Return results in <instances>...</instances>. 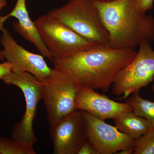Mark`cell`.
<instances>
[{
	"label": "cell",
	"instance_id": "52a82bcc",
	"mask_svg": "<svg viewBox=\"0 0 154 154\" xmlns=\"http://www.w3.org/2000/svg\"><path fill=\"white\" fill-rule=\"evenodd\" d=\"M2 80L6 85L20 88L24 94L26 102L25 113L14 126L11 137L33 145L37 142V139L33 131V122L38 102L42 99V82L29 72L17 74L12 72Z\"/></svg>",
	"mask_w": 154,
	"mask_h": 154
},
{
	"label": "cell",
	"instance_id": "603a6c76",
	"mask_svg": "<svg viewBox=\"0 0 154 154\" xmlns=\"http://www.w3.org/2000/svg\"><path fill=\"white\" fill-rule=\"evenodd\" d=\"M5 59V57H4V55H3L2 51L0 50V59L1 60H3Z\"/></svg>",
	"mask_w": 154,
	"mask_h": 154
},
{
	"label": "cell",
	"instance_id": "ba28073f",
	"mask_svg": "<svg viewBox=\"0 0 154 154\" xmlns=\"http://www.w3.org/2000/svg\"><path fill=\"white\" fill-rule=\"evenodd\" d=\"M82 114L87 140L98 154H113L134 149L135 140L119 131L115 126L95 118L85 111Z\"/></svg>",
	"mask_w": 154,
	"mask_h": 154
},
{
	"label": "cell",
	"instance_id": "7a4b0ae2",
	"mask_svg": "<svg viewBox=\"0 0 154 154\" xmlns=\"http://www.w3.org/2000/svg\"><path fill=\"white\" fill-rule=\"evenodd\" d=\"M94 3L109 33L108 47L134 49L144 41H154V18L139 11L135 0Z\"/></svg>",
	"mask_w": 154,
	"mask_h": 154
},
{
	"label": "cell",
	"instance_id": "9c48e42d",
	"mask_svg": "<svg viewBox=\"0 0 154 154\" xmlns=\"http://www.w3.org/2000/svg\"><path fill=\"white\" fill-rule=\"evenodd\" d=\"M1 44L3 55L11 64L12 72L17 74L29 72L40 82H45L52 72L42 55L28 51L14 40L8 30L3 28Z\"/></svg>",
	"mask_w": 154,
	"mask_h": 154
},
{
	"label": "cell",
	"instance_id": "3957f363",
	"mask_svg": "<svg viewBox=\"0 0 154 154\" xmlns=\"http://www.w3.org/2000/svg\"><path fill=\"white\" fill-rule=\"evenodd\" d=\"M48 13L80 36L97 45L108 46L109 33L93 2L71 0L61 8Z\"/></svg>",
	"mask_w": 154,
	"mask_h": 154
},
{
	"label": "cell",
	"instance_id": "8992f818",
	"mask_svg": "<svg viewBox=\"0 0 154 154\" xmlns=\"http://www.w3.org/2000/svg\"><path fill=\"white\" fill-rule=\"evenodd\" d=\"M154 76V50L150 42L144 41L136 55L119 73L112 85L113 95L127 99L152 82Z\"/></svg>",
	"mask_w": 154,
	"mask_h": 154
},
{
	"label": "cell",
	"instance_id": "277c9868",
	"mask_svg": "<svg viewBox=\"0 0 154 154\" xmlns=\"http://www.w3.org/2000/svg\"><path fill=\"white\" fill-rule=\"evenodd\" d=\"M80 88L75 78L69 72L52 69L42 87V99L50 125L76 110L75 101Z\"/></svg>",
	"mask_w": 154,
	"mask_h": 154
},
{
	"label": "cell",
	"instance_id": "6da1fadb",
	"mask_svg": "<svg viewBox=\"0 0 154 154\" xmlns=\"http://www.w3.org/2000/svg\"><path fill=\"white\" fill-rule=\"evenodd\" d=\"M133 49L96 45L62 59H53V68L69 72L80 87L109 91L119 72L134 58Z\"/></svg>",
	"mask_w": 154,
	"mask_h": 154
},
{
	"label": "cell",
	"instance_id": "5b68a950",
	"mask_svg": "<svg viewBox=\"0 0 154 154\" xmlns=\"http://www.w3.org/2000/svg\"><path fill=\"white\" fill-rule=\"evenodd\" d=\"M42 41L54 59H62L97 45L48 14L34 22Z\"/></svg>",
	"mask_w": 154,
	"mask_h": 154
},
{
	"label": "cell",
	"instance_id": "2e32d148",
	"mask_svg": "<svg viewBox=\"0 0 154 154\" xmlns=\"http://www.w3.org/2000/svg\"><path fill=\"white\" fill-rule=\"evenodd\" d=\"M134 154H154V130L150 129L135 140Z\"/></svg>",
	"mask_w": 154,
	"mask_h": 154
},
{
	"label": "cell",
	"instance_id": "7c38bea8",
	"mask_svg": "<svg viewBox=\"0 0 154 154\" xmlns=\"http://www.w3.org/2000/svg\"><path fill=\"white\" fill-rule=\"evenodd\" d=\"M17 18L18 22L13 24L15 31L25 39L33 43L43 56L46 57L52 62L54 58L42 41L34 25V22L30 19L26 6V0H17L13 11L7 16L0 17V31L3 24L9 17Z\"/></svg>",
	"mask_w": 154,
	"mask_h": 154
},
{
	"label": "cell",
	"instance_id": "44dd1931",
	"mask_svg": "<svg viewBox=\"0 0 154 154\" xmlns=\"http://www.w3.org/2000/svg\"><path fill=\"white\" fill-rule=\"evenodd\" d=\"M88 1H91L93 2L108 3L113 2L116 0H88Z\"/></svg>",
	"mask_w": 154,
	"mask_h": 154
},
{
	"label": "cell",
	"instance_id": "d6986e66",
	"mask_svg": "<svg viewBox=\"0 0 154 154\" xmlns=\"http://www.w3.org/2000/svg\"><path fill=\"white\" fill-rule=\"evenodd\" d=\"M12 72V65L8 62L0 63V79L2 80L4 77Z\"/></svg>",
	"mask_w": 154,
	"mask_h": 154
},
{
	"label": "cell",
	"instance_id": "e0dca14e",
	"mask_svg": "<svg viewBox=\"0 0 154 154\" xmlns=\"http://www.w3.org/2000/svg\"><path fill=\"white\" fill-rule=\"evenodd\" d=\"M154 0H135L137 9L140 12L146 13L153 8Z\"/></svg>",
	"mask_w": 154,
	"mask_h": 154
},
{
	"label": "cell",
	"instance_id": "4fadbf2b",
	"mask_svg": "<svg viewBox=\"0 0 154 154\" xmlns=\"http://www.w3.org/2000/svg\"><path fill=\"white\" fill-rule=\"evenodd\" d=\"M113 120L115 126L119 131L135 140L151 129L149 123L146 119L137 116L133 111L122 113Z\"/></svg>",
	"mask_w": 154,
	"mask_h": 154
},
{
	"label": "cell",
	"instance_id": "9a60e30c",
	"mask_svg": "<svg viewBox=\"0 0 154 154\" xmlns=\"http://www.w3.org/2000/svg\"><path fill=\"white\" fill-rule=\"evenodd\" d=\"M33 145L23 141L0 137V154H35Z\"/></svg>",
	"mask_w": 154,
	"mask_h": 154
},
{
	"label": "cell",
	"instance_id": "7402d4cb",
	"mask_svg": "<svg viewBox=\"0 0 154 154\" xmlns=\"http://www.w3.org/2000/svg\"><path fill=\"white\" fill-rule=\"evenodd\" d=\"M7 5V0H0V13L1 10L6 7ZM1 17V16H0Z\"/></svg>",
	"mask_w": 154,
	"mask_h": 154
},
{
	"label": "cell",
	"instance_id": "ffe728a7",
	"mask_svg": "<svg viewBox=\"0 0 154 154\" xmlns=\"http://www.w3.org/2000/svg\"><path fill=\"white\" fill-rule=\"evenodd\" d=\"M119 152L117 153V154H134V149H125L122 150Z\"/></svg>",
	"mask_w": 154,
	"mask_h": 154
},
{
	"label": "cell",
	"instance_id": "8fae6325",
	"mask_svg": "<svg viewBox=\"0 0 154 154\" xmlns=\"http://www.w3.org/2000/svg\"><path fill=\"white\" fill-rule=\"evenodd\" d=\"M76 110L85 111L95 118L105 121L114 119L128 111H132L131 107L125 103L115 102L109 97L99 94L94 89L80 87L77 94Z\"/></svg>",
	"mask_w": 154,
	"mask_h": 154
},
{
	"label": "cell",
	"instance_id": "cb8c5ba5",
	"mask_svg": "<svg viewBox=\"0 0 154 154\" xmlns=\"http://www.w3.org/2000/svg\"><path fill=\"white\" fill-rule=\"evenodd\" d=\"M152 82H153L154 84L153 85L152 87V91H153L154 93V76L153 77V79Z\"/></svg>",
	"mask_w": 154,
	"mask_h": 154
},
{
	"label": "cell",
	"instance_id": "30bf717a",
	"mask_svg": "<svg viewBox=\"0 0 154 154\" xmlns=\"http://www.w3.org/2000/svg\"><path fill=\"white\" fill-rule=\"evenodd\" d=\"M53 154H77L87 140L82 111L76 110L50 125Z\"/></svg>",
	"mask_w": 154,
	"mask_h": 154
},
{
	"label": "cell",
	"instance_id": "ac0fdd59",
	"mask_svg": "<svg viewBox=\"0 0 154 154\" xmlns=\"http://www.w3.org/2000/svg\"><path fill=\"white\" fill-rule=\"evenodd\" d=\"M77 154H98V153L87 140L81 146Z\"/></svg>",
	"mask_w": 154,
	"mask_h": 154
},
{
	"label": "cell",
	"instance_id": "5bb4252c",
	"mask_svg": "<svg viewBox=\"0 0 154 154\" xmlns=\"http://www.w3.org/2000/svg\"><path fill=\"white\" fill-rule=\"evenodd\" d=\"M126 103L131 107L135 115L146 119L154 130V102L144 99L135 92L127 98Z\"/></svg>",
	"mask_w": 154,
	"mask_h": 154
}]
</instances>
